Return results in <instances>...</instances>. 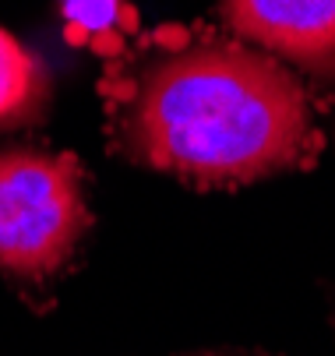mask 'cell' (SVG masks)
Listing matches in <instances>:
<instances>
[{
	"label": "cell",
	"mask_w": 335,
	"mask_h": 356,
	"mask_svg": "<svg viewBox=\"0 0 335 356\" xmlns=\"http://www.w3.org/2000/svg\"><path fill=\"white\" fill-rule=\"evenodd\" d=\"M124 141L134 159L190 184H251L311 156L314 110L282 60L215 39L141 74Z\"/></svg>",
	"instance_id": "6da1fadb"
},
{
	"label": "cell",
	"mask_w": 335,
	"mask_h": 356,
	"mask_svg": "<svg viewBox=\"0 0 335 356\" xmlns=\"http://www.w3.org/2000/svg\"><path fill=\"white\" fill-rule=\"evenodd\" d=\"M85 229V177L71 156L0 152V272L28 282L54 275Z\"/></svg>",
	"instance_id": "7a4b0ae2"
},
{
	"label": "cell",
	"mask_w": 335,
	"mask_h": 356,
	"mask_svg": "<svg viewBox=\"0 0 335 356\" xmlns=\"http://www.w3.org/2000/svg\"><path fill=\"white\" fill-rule=\"evenodd\" d=\"M226 25L314 78H335V0H222Z\"/></svg>",
	"instance_id": "3957f363"
},
{
	"label": "cell",
	"mask_w": 335,
	"mask_h": 356,
	"mask_svg": "<svg viewBox=\"0 0 335 356\" xmlns=\"http://www.w3.org/2000/svg\"><path fill=\"white\" fill-rule=\"evenodd\" d=\"M46 99H50V78L42 64L8 29H0V127H18L39 117Z\"/></svg>",
	"instance_id": "277c9868"
},
{
	"label": "cell",
	"mask_w": 335,
	"mask_h": 356,
	"mask_svg": "<svg viewBox=\"0 0 335 356\" xmlns=\"http://www.w3.org/2000/svg\"><path fill=\"white\" fill-rule=\"evenodd\" d=\"M64 15L81 32H103L117 18V0H64Z\"/></svg>",
	"instance_id": "5b68a950"
}]
</instances>
